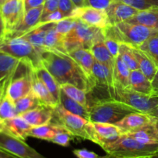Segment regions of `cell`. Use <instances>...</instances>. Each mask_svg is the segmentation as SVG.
I'll use <instances>...</instances> for the list:
<instances>
[{"instance_id":"38","label":"cell","mask_w":158,"mask_h":158,"mask_svg":"<svg viewBox=\"0 0 158 158\" xmlns=\"http://www.w3.org/2000/svg\"><path fill=\"white\" fill-rule=\"evenodd\" d=\"M18 116L15 107V102L8 96L6 92V96L0 103V119L2 120L13 118Z\"/></svg>"},{"instance_id":"18","label":"cell","mask_w":158,"mask_h":158,"mask_svg":"<svg viewBox=\"0 0 158 158\" xmlns=\"http://www.w3.org/2000/svg\"><path fill=\"white\" fill-rule=\"evenodd\" d=\"M20 115L4 120V131L9 135L22 140H26L29 137V131L32 128Z\"/></svg>"},{"instance_id":"15","label":"cell","mask_w":158,"mask_h":158,"mask_svg":"<svg viewBox=\"0 0 158 158\" xmlns=\"http://www.w3.org/2000/svg\"><path fill=\"white\" fill-rule=\"evenodd\" d=\"M43 6H42L40 7L31 9L26 12L20 24L5 40L19 38L33 29L40 23L43 14Z\"/></svg>"},{"instance_id":"54","label":"cell","mask_w":158,"mask_h":158,"mask_svg":"<svg viewBox=\"0 0 158 158\" xmlns=\"http://www.w3.org/2000/svg\"><path fill=\"white\" fill-rule=\"evenodd\" d=\"M72 1L77 8L84 7L86 4V0H72Z\"/></svg>"},{"instance_id":"37","label":"cell","mask_w":158,"mask_h":158,"mask_svg":"<svg viewBox=\"0 0 158 158\" xmlns=\"http://www.w3.org/2000/svg\"><path fill=\"white\" fill-rule=\"evenodd\" d=\"M138 49L144 52L158 67V31L146 40Z\"/></svg>"},{"instance_id":"49","label":"cell","mask_w":158,"mask_h":158,"mask_svg":"<svg viewBox=\"0 0 158 158\" xmlns=\"http://www.w3.org/2000/svg\"><path fill=\"white\" fill-rule=\"evenodd\" d=\"M23 1H24L25 11L27 12L31 9L43 6L45 0H23Z\"/></svg>"},{"instance_id":"59","label":"cell","mask_w":158,"mask_h":158,"mask_svg":"<svg viewBox=\"0 0 158 158\" xmlns=\"http://www.w3.org/2000/svg\"><path fill=\"white\" fill-rule=\"evenodd\" d=\"M155 124H156V127H157V128L158 130V120H156V119H155Z\"/></svg>"},{"instance_id":"40","label":"cell","mask_w":158,"mask_h":158,"mask_svg":"<svg viewBox=\"0 0 158 158\" xmlns=\"http://www.w3.org/2000/svg\"><path fill=\"white\" fill-rule=\"evenodd\" d=\"M72 134L66 131L63 126L59 124V129L57 131L56 134L53 137L50 142H52L53 143L58 144L62 147H68L70 143V140L72 139Z\"/></svg>"},{"instance_id":"30","label":"cell","mask_w":158,"mask_h":158,"mask_svg":"<svg viewBox=\"0 0 158 158\" xmlns=\"http://www.w3.org/2000/svg\"><path fill=\"white\" fill-rule=\"evenodd\" d=\"M103 40L99 41L98 43H96L91 48L90 50L94 55V58H95L96 61L105 65L108 68H110L111 70L114 71L116 60L111 56L110 52L108 50Z\"/></svg>"},{"instance_id":"2","label":"cell","mask_w":158,"mask_h":158,"mask_svg":"<svg viewBox=\"0 0 158 158\" xmlns=\"http://www.w3.org/2000/svg\"><path fill=\"white\" fill-rule=\"evenodd\" d=\"M89 122L116 124L132 113L139 112L135 108L112 98L95 100L89 106Z\"/></svg>"},{"instance_id":"5","label":"cell","mask_w":158,"mask_h":158,"mask_svg":"<svg viewBox=\"0 0 158 158\" xmlns=\"http://www.w3.org/2000/svg\"><path fill=\"white\" fill-rule=\"evenodd\" d=\"M103 150L108 155L116 157H151L158 152V144H145L124 134Z\"/></svg>"},{"instance_id":"24","label":"cell","mask_w":158,"mask_h":158,"mask_svg":"<svg viewBox=\"0 0 158 158\" xmlns=\"http://www.w3.org/2000/svg\"><path fill=\"white\" fill-rule=\"evenodd\" d=\"M51 25L52 23H44V24L39 23L38 26H35L33 29L19 38L26 40L40 52H42L45 49V39H46V32Z\"/></svg>"},{"instance_id":"53","label":"cell","mask_w":158,"mask_h":158,"mask_svg":"<svg viewBox=\"0 0 158 158\" xmlns=\"http://www.w3.org/2000/svg\"><path fill=\"white\" fill-rule=\"evenodd\" d=\"M148 114L151 116V117H154V118L156 119V120H158V105L155 108H154L152 110L150 111Z\"/></svg>"},{"instance_id":"14","label":"cell","mask_w":158,"mask_h":158,"mask_svg":"<svg viewBox=\"0 0 158 158\" xmlns=\"http://www.w3.org/2000/svg\"><path fill=\"white\" fill-rule=\"evenodd\" d=\"M110 26H114L118 23L127 21L139 12L135 8L122 2L112 0L110 6L106 9Z\"/></svg>"},{"instance_id":"22","label":"cell","mask_w":158,"mask_h":158,"mask_svg":"<svg viewBox=\"0 0 158 158\" xmlns=\"http://www.w3.org/2000/svg\"><path fill=\"white\" fill-rule=\"evenodd\" d=\"M125 134L145 144H158V130L155 124V119L149 124Z\"/></svg>"},{"instance_id":"58","label":"cell","mask_w":158,"mask_h":158,"mask_svg":"<svg viewBox=\"0 0 158 158\" xmlns=\"http://www.w3.org/2000/svg\"><path fill=\"white\" fill-rule=\"evenodd\" d=\"M151 158H158V152L156 154H154V156H152Z\"/></svg>"},{"instance_id":"41","label":"cell","mask_w":158,"mask_h":158,"mask_svg":"<svg viewBox=\"0 0 158 158\" xmlns=\"http://www.w3.org/2000/svg\"><path fill=\"white\" fill-rule=\"evenodd\" d=\"M122 2L137 10H144L151 7H158V0H117Z\"/></svg>"},{"instance_id":"23","label":"cell","mask_w":158,"mask_h":158,"mask_svg":"<svg viewBox=\"0 0 158 158\" xmlns=\"http://www.w3.org/2000/svg\"><path fill=\"white\" fill-rule=\"evenodd\" d=\"M126 22L158 30V7H151L139 11Z\"/></svg>"},{"instance_id":"7","label":"cell","mask_w":158,"mask_h":158,"mask_svg":"<svg viewBox=\"0 0 158 158\" xmlns=\"http://www.w3.org/2000/svg\"><path fill=\"white\" fill-rule=\"evenodd\" d=\"M108 94L110 98L123 102L144 114H148L158 105V97L140 94L131 89H123L114 86L108 91Z\"/></svg>"},{"instance_id":"48","label":"cell","mask_w":158,"mask_h":158,"mask_svg":"<svg viewBox=\"0 0 158 158\" xmlns=\"http://www.w3.org/2000/svg\"><path fill=\"white\" fill-rule=\"evenodd\" d=\"M73 153L77 158H100L98 154L86 149H76Z\"/></svg>"},{"instance_id":"36","label":"cell","mask_w":158,"mask_h":158,"mask_svg":"<svg viewBox=\"0 0 158 158\" xmlns=\"http://www.w3.org/2000/svg\"><path fill=\"white\" fill-rule=\"evenodd\" d=\"M119 56L121 58L123 63L127 65V66L131 71L139 69L138 63H137L135 55H134V48L133 47L124 44V43H120Z\"/></svg>"},{"instance_id":"4","label":"cell","mask_w":158,"mask_h":158,"mask_svg":"<svg viewBox=\"0 0 158 158\" xmlns=\"http://www.w3.org/2000/svg\"><path fill=\"white\" fill-rule=\"evenodd\" d=\"M104 38L103 29L89 26L77 19L74 29L64 36L63 43L68 53L78 48L91 49L96 43L103 40Z\"/></svg>"},{"instance_id":"32","label":"cell","mask_w":158,"mask_h":158,"mask_svg":"<svg viewBox=\"0 0 158 158\" xmlns=\"http://www.w3.org/2000/svg\"><path fill=\"white\" fill-rule=\"evenodd\" d=\"M59 129L58 123H49L42 126L32 127L29 131V137L51 141Z\"/></svg>"},{"instance_id":"31","label":"cell","mask_w":158,"mask_h":158,"mask_svg":"<svg viewBox=\"0 0 158 158\" xmlns=\"http://www.w3.org/2000/svg\"><path fill=\"white\" fill-rule=\"evenodd\" d=\"M60 103L69 112L78 115L83 118L86 119V120H89V109L86 106H83L82 104L79 103L73 99L68 97L64 92L61 89L60 97Z\"/></svg>"},{"instance_id":"20","label":"cell","mask_w":158,"mask_h":158,"mask_svg":"<svg viewBox=\"0 0 158 158\" xmlns=\"http://www.w3.org/2000/svg\"><path fill=\"white\" fill-rule=\"evenodd\" d=\"M93 78L96 87L109 91L114 85V71L99 62L95 61L93 68Z\"/></svg>"},{"instance_id":"60","label":"cell","mask_w":158,"mask_h":158,"mask_svg":"<svg viewBox=\"0 0 158 158\" xmlns=\"http://www.w3.org/2000/svg\"><path fill=\"white\" fill-rule=\"evenodd\" d=\"M100 158H103V157H100Z\"/></svg>"},{"instance_id":"42","label":"cell","mask_w":158,"mask_h":158,"mask_svg":"<svg viewBox=\"0 0 158 158\" xmlns=\"http://www.w3.org/2000/svg\"><path fill=\"white\" fill-rule=\"evenodd\" d=\"M76 6L72 0H59V10L63 14L65 18L71 17Z\"/></svg>"},{"instance_id":"45","label":"cell","mask_w":158,"mask_h":158,"mask_svg":"<svg viewBox=\"0 0 158 158\" xmlns=\"http://www.w3.org/2000/svg\"><path fill=\"white\" fill-rule=\"evenodd\" d=\"M112 0H86L85 6H90L95 9L106 10Z\"/></svg>"},{"instance_id":"27","label":"cell","mask_w":158,"mask_h":158,"mask_svg":"<svg viewBox=\"0 0 158 158\" xmlns=\"http://www.w3.org/2000/svg\"><path fill=\"white\" fill-rule=\"evenodd\" d=\"M134 55L138 63L139 69L143 73V75L152 81L157 73L158 67L152 60L142 50L138 48H134Z\"/></svg>"},{"instance_id":"43","label":"cell","mask_w":158,"mask_h":158,"mask_svg":"<svg viewBox=\"0 0 158 158\" xmlns=\"http://www.w3.org/2000/svg\"><path fill=\"white\" fill-rule=\"evenodd\" d=\"M103 42H104L105 45L107 47L108 50L110 52L111 56L116 60L119 56L120 43L116 40H114V39L110 38V37H105Z\"/></svg>"},{"instance_id":"1","label":"cell","mask_w":158,"mask_h":158,"mask_svg":"<svg viewBox=\"0 0 158 158\" xmlns=\"http://www.w3.org/2000/svg\"><path fill=\"white\" fill-rule=\"evenodd\" d=\"M42 63L60 85L72 84L84 90L86 94L94 87L78 63L68 53L59 51L43 50Z\"/></svg>"},{"instance_id":"35","label":"cell","mask_w":158,"mask_h":158,"mask_svg":"<svg viewBox=\"0 0 158 158\" xmlns=\"http://www.w3.org/2000/svg\"><path fill=\"white\" fill-rule=\"evenodd\" d=\"M60 88L68 97L73 99L79 103L89 109V102L87 100L86 93L84 90L80 89L77 86H73L72 84H68V83L60 85Z\"/></svg>"},{"instance_id":"39","label":"cell","mask_w":158,"mask_h":158,"mask_svg":"<svg viewBox=\"0 0 158 158\" xmlns=\"http://www.w3.org/2000/svg\"><path fill=\"white\" fill-rule=\"evenodd\" d=\"M77 23V19L74 17H68L55 23V29L63 36L69 33L74 29Z\"/></svg>"},{"instance_id":"10","label":"cell","mask_w":158,"mask_h":158,"mask_svg":"<svg viewBox=\"0 0 158 158\" xmlns=\"http://www.w3.org/2000/svg\"><path fill=\"white\" fill-rule=\"evenodd\" d=\"M0 148L18 158H47L31 148L24 140L0 132Z\"/></svg>"},{"instance_id":"25","label":"cell","mask_w":158,"mask_h":158,"mask_svg":"<svg viewBox=\"0 0 158 158\" xmlns=\"http://www.w3.org/2000/svg\"><path fill=\"white\" fill-rule=\"evenodd\" d=\"M131 70L127 66L120 56L116 59L114 69V86H117L123 89H131Z\"/></svg>"},{"instance_id":"50","label":"cell","mask_w":158,"mask_h":158,"mask_svg":"<svg viewBox=\"0 0 158 158\" xmlns=\"http://www.w3.org/2000/svg\"><path fill=\"white\" fill-rule=\"evenodd\" d=\"M5 39H6V27H5V23L0 8V43H2Z\"/></svg>"},{"instance_id":"13","label":"cell","mask_w":158,"mask_h":158,"mask_svg":"<svg viewBox=\"0 0 158 158\" xmlns=\"http://www.w3.org/2000/svg\"><path fill=\"white\" fill-rule=\"evenodd\" d=\"M32 66H28L23 73L15 77H12L7 88V94L14 102L25 97L32 90L31 69Z\"/></svg>"},{"instance_id":"44","label":"cell","mask_w":158,"mask_h":158,"mask_svg":"<svg viewBox=\"0 0 158 158\" xmlns=\"http://www.w3.org/2000/svg\"><path fill=\"white\" fill-rule=\"evenodd\" d=\"M63 19H65V16L58 9V10L54 11V12H52L50 13L46 14V15L42 16L40 23L44 24V23H56V22L60 21V20Z\"/></svg>"},{"instance_id":"52","label":"cell","mask_w":158,"mask_h":158,"mask_svg":"<svg viewBox=\"0 0 158 158\" xmlns=\"http://www.w3.org/2000/svg\"><path fill=\"white\" fill-rule=\"evenodd\" d=\"M0 158H18L15 156L12 155L10 153L7 152V151H4V150L0 148Z\"/></svg>"},{"instance_id":"29","label":"cell","mask_w":158,"mask_h":158,"mask_svg":"<svg viewBox=\"0 0 158 158\" xmlns=\"http://www.w3.org/2000/svg\"><path fill=\"white\" fill-rule=\"evenodd\" d=\"M63 39H64V36L59 33L55 29V23H52L46 32V39H45V49L59 51V52L67 53L64 47Z\"/></svg>"},{"instance_id":"3","label":"cell","mask_w":158,"mask_h":158,"mask_svg":"<svg viewBox=\"0 0 158 158\" xmlns=\"http://www.w3.org/2000/svg\"><path fill=\"white\" fill-rule=\"evenodd\" d=\"M104 37H110L133 48H139L146 40L158 30L150 29L141 25L123 22L103 29Z\"/></svg>"},{"instance_id":"33","label":"cell","mask_w":158,"mask_h":158,"mask_svg":"<svg viewBox=\"0 0 158 158\" xmlns=\"http://www.w3.org/2000/svg\"><path fill=\"white\" fill-rule=\"evenodd\" d=\"M23 60L0 52V80L15 72Z\"/></svg>"},{"instance_id":"51","label":"cell","mask_w":158,"mask_h":158,"mask_svg":"<svg viewBox=\"0 0 158 158\" xmlns=\"http://www.w3.org/2000/svg\"><path fill=\"white\" fill-rule=\"evenodd\" d=\"M153 87V94L152 97H158V69L156 73L155 76H154V79L151 81Z\"/></svg>"},{"instance_id":"56","label":"cell","mask_w":158,"mask_h":158,"mask_svg":"<svg viewBox=\"0 0 158 158\" xmlns=\"http://www.w3.org/2000/svg\"><path fill=\"white\" fill-rule=\"evenodd\" d=\"M103 158H120V157H113V156H110V155H106V156H104V157H102ZM136 158H151V157H136Z\"/></svg>"},{"instance_id":"16","label":"cell","mask_w":158,"mask_h":158,"mask_svg":"<svg viewBox=\"0 0 158 158\" xmlns=\"http://www.w3.org/2000/svg\"><path fill=\"white\" fill-rule=\"evenodd\" d=\"M68 54L78 63L89 81L95 88V83H94V78H93L92 72L96 60L90 49L78 48V49H73L71 52H68Z\"/></svg>"},{"instance_id":"19","label":"cell","mask_w":158,"mask_h":158,"mask_svg":"<svg viewBox=\"0 0 158 158\" xmlns=\"http://www.w3.org/2000/svg\"><path fill=\"white\" fill-rule=\"evenodd\" d=\"M154 117H151L148 114L141 112L132 113L125 117L123 120L117 122L116 125L119 127L124 134H126L149 124L154 121Z\"/></svg>"},{"instance_id":"46","label":"cell","mask_w":158,"mask_h":158,"mask_svg":"<svg viewBox=\"0 0 158 158\" xmlns=\"http://www.w3.org/2000/svg\"><path fill=\"white\" fill-rule=\"evenodd\" d=\"M43 9L42 16L49 14L54 11L58 10L59 9V0H45L43 4Z\"/></svg>"},{"instance_id":"21","label":"cell","mask_w":158,"mask_h":158,"mask_svg":"<svg viewBox=\"0 0 158 158\" xmlns=\"http://www.w3.org/2000/svg\"><path fill=\"white\" fill-rule=\"evenodd\" d=\"M31 80H32V89L41 103L49 107L55 108L60 103L55 100L46 85L39 78L33 68L31 69Z\"/></svg>"},{"instance_id":"34","label":"cell","mask_w":158,"mask_h":158,"mask_svg":"<svg viewBox=\"0 0 158 158\" xmlns=\"http://www.w3.org/2000/svg\"><path fill=\"white\" fill-rule=\"evenodd\" d=\"M15 104L18 115L32 110L43 105L35 93L32 91V89L27 95L16 100L15 102Z\"/></svg>"},{"instance_id":"47","label":"cell","mask_w":158,"mask_h":158,"mask_svg":"<svg viewBox=\"0 0 158 158\" xmlns=\"http://www.w3.org/2000/svg\"><path fill=\"white\" fill-rule=\"evenodd\" d=\"M15 71L14 73H12V74H10V75L7 76V77H4V78H2V80H0V103H1L2 100H3L5 96H6V92H7V88L8 86H9V83H10L12 77H13L14 74H15Z\"/></svg>"},{"instance_id":"12","label":"cell","mask_w":158,"mask_h":158,"mask_svg":"<svg viewBox=\"0 0 158 158\" xmlns=\"http://www.w3.org/2000/svg\"><path fill=\"white\" fill-rule=\"evenodd\" d=\"M71 17L79 19L89 26L102 29L110 26L106 10L95 9L90 6L76 8Z\"/></svg>"},{"instance_id":"6","label":"cell","mask_w":158,"mask_h":158,"mask_svg":"<svg viewBox=\"0 0 158 158\" xmlns=\"http://www.w3.org/2000/svg\"><path fill=\"white\" fill-rule=\"evenodd\" d=\"M0 52L25 60L33 69H36L43 65L41 52L23 38L5 40L0 43Z\"/></svg>"},{"instance_id":"8","label":"cell","mask_w":158,"mask_h":158,"mask_svg":"<svg viewBox=\"0 0 158 158\" xmlns=\"http://www.w3.org/2000/svg\"><path fill=\"white\" fill-rule=\"evenodd\" d=\"M53 117L57 120L56 123L63 126L73 137L90 140L86 131V123L89 121L86 119L66 110L60 103L53 109Z\"/></svg>"},{"instance_id":"9","label":"cell","mask_w":158,"mask_h":158,"mask_svg":"<svg viewBox=\"0 0 158 158\" xmlns=\"http://www.w3.org/2000/svg\"><path fill=\"white\" fill-rule=\"evenodd\" d=\"M86 131L89 134L90 141L98 144L103 149L117 141L124 134L116 124L89 121L86 123Z\"/></svg>"},{"instance_id":"61","label":"cell","mask_w":158,"mask_h":158,"mask_svg":"<svg viewBox=\"0 0 158 158\" xmlns=\"http://www.w3.org/2000/svg\"><path fill=\"white\" fill-rule=\"evenodd\" d=\"M7 1H8V0H7Z\"/></svg>"},{"instance_id":"17","label":"cell","mask_w":158,"mask_h":158,"mask_svg":"<svg viewBox=\"0 0 158 158\" xmlns=\"http://www.w3.org/2000/svg\"><path fill=\"white\" fill-rule=\"evenodd\" d=\"M32 127L42 126L51 123L53 119V108L41 105L35 109L20 114Z\"/></svg>"},{"instance_id":"57","label":"cell","mask_w":158,"mask_h":158,"mask_svg":"<svg viewBox=\"0 0 158 158\" xmlns=\"http://www.w3.org/2000/svg\"><path fill=\"white\" fill-rule=\"evenodd\" d=\"M6 1H7V0H0V8H1V6H2V5L4 4Z\"/></svg>"},{"instance_id":"11","label":"cell","mask_w":158,"mask_h":158,"mask_svg":"<svg viewBox=\"0 0 158 158\" xmlns=\"http://www.w3.org/2000/svg\"><path fill=\"white\" fill-rule=\"evenodd\" d=\"M1 12L6 27V38L20 24L24 17L23 0H8L1 6Z\"/></svg>"},{"instance_id":"55","label":"cell","mask_w":158,"mask_h":158,"mask_svg":"<svg viewBox=\"0 0 158 158\" xmlns=\"http://www.w3.org/2000/svg\"><path fill=\"white\" fill-rule=\"evenodd\" d=\"M4 131V120L0 119V132Z\"/></svg>"},{"instance_id":"28","label":"cell","mask_w":158,"mask_h":158,"mask_svg":"<svg viewBox=\"0 0 158 158\" xmlns=\"http://www.w3.org/2000/svg\"><path fill=\"white\" fill-rule=\"evenodd\" d=\"M34 70L36 73L39 78L46 85V86L53 96L55 100L60 103L61 88H60V85L59 84L58 82L56 80V79L52 77V74L48 71V69L43 65H41L36 69H34Z\"/></svg>"},{"instance_id":"26","label":"cell","mask_w":158,"mask_h":158,"mask_svg":"<svg viewBox=\"0 0 158 158\" xmlns=\"http://www.w3.org/2000/svg\"><path fill=\"white\" fill-rule=\"evenodd\" d=\"M130 83L131 89L133 90L146 95L152 96L153 87L151 81L143 75L140 69L131 71Z\"/></svg>"}]
</instances>
